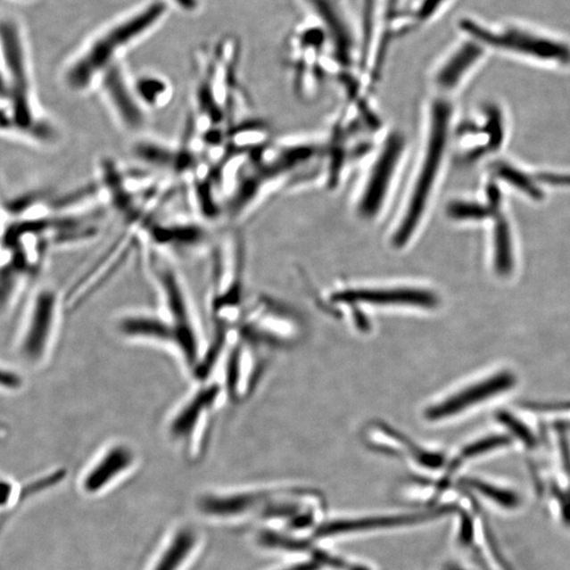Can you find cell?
I'll list each match as a JSON object with an SVG mask.
<instances>
[{"mask_svg":"<svg viewBox=\"0 0 570 570\" xmlns=\"http://www.w3.org/2000/svg\"><path fill=\"white\" fill-rule=\"evenodd\" d=\"M464 487L474 489L483 497L493 500V502L505 508L514 509L520 505V499L515 492L506 491V489L495 487L491 483L475 479H465L462 481Z\"/></svg>","mask_w":570,"mask_h":570,"instance_id":"cb8c5ba5","label":"cell"},{"mask_svg":"<svg viewBox=\"0 0 570 570\" xmlns=\"http://www.w3.org/2000/svg\"><path fill=\"white\" fill-rule=\"evenodd\" d=\"M17 488H19V486H17L12 480L5 479V477H3V482H2L3 508H4V507H9L11 504H12L13 500L17 497H19V495H21V492H17Z\"/></svg>","mask_w":570,"mask_h":570,"instance_id":"4dcf8cb0","label":"cell"},{"mask_svg":"<svg viewBox=\"0 0 570 570\" xmlns=\"http://www.w3.org/2000/svg\"><path fill=\"white\" fill-rule=\"evenodd\" d=\"M209 316L211 332L207 344L226 348L244 313L245 246L237 230L227 232L211 246Z\"/></svg>","mask_w":570,"mask_h":570,"instance_id":"8992f818","label":"cell"},{"mask_svg":"<svg viewBox=\"0 0 570 570\" xmlns=\"http://www.w3.org/2000/svg\"><path fill=\"white\" fill-rule=\"evenodd\" d=\"M494 175L499 180L509 184L510 186L533 200H542L543 198L542 190L538 186V178H534L519 167L509 163H499L494 169Z\"/></svg>","mask_w":570,"mask_h":570,"instance_id":"603a6c76","label":"cell"},{"mask_svg":"<svg viewBox=\"0 0 570 570\" xmlns=\"http://www.w3.org/2000/svg\"><path fill=\"white\" fill-rule=\"evenodd\" d=\"M510 439L507 436H492L482 441L471 443V445L464 448L462 451V458H470L481 456V454L494 450L500 447L509 445Z\"/></svg>","mask_w":570,"mask_h":570,"instance_id":"4316f807","label":"cell"},{"mask_svg":"<svg viewBox=\"0 0 570 570\" xmlns=\"http://www.w3.org/2000/svg\"><path fill=\"white\" fill-rule=\"evenodd\" d=\"M65 469H55L49 472V474L37 477L36 480H32L28 483L25 491L21 492V494L26 493L27 497H30V495L43 492L47 491V489L59 485L65 479Z\"/></svg>","mask_w":570,"mask_h":570,"instance_id":"484cf974","label":"cell"},{"mask_svg":"<svg viewBox=\"0 0 570 570\" xmlns=\"http://www.w3.org/2000/svg\"><path fill=\"white\" fill-rule=\"evenodd\" d=\"M494 269L500 276H508L514 269V247L512 230L502 211L495 215L492 229Z\"/></svg>","mask_w":570,"mask_h":570,"instance_id":"7402d4cb","label":"cell"},{"mask_svg":"<svg viewBox=\"0 0 570 570\" xmlns=\"http://www.w3.org/2000/svg\"><path fill=\"white\" fill-rule=\"evenodd\" d=\"M25 33L13 17L2 22V134L49 147L61 130L37 99Z\"/></svg>","mask_w":570,"mask_h":570,"instance_id":"7a4b0ae2","label":"cell"},{"mask_svg":"<svg viewBox=\"0 0 570 570\" xmlns=\"http://www.w3.org/2000/svg\"><path fill=\"white\" fill-rule=\"evenodd\" d=\"M452 120L447 96L434 95L425 102L418 145L412 149L399 197L384 223V239L390 251L410 250L423 233L445 167Z\"/></svg>","mask_w":570,"mask_h":570,"instance_id":"6da1fadb","label":"cell"},{"mask_svg":"<svg viewBox=\"0 0 570 570\" xmlns=\"http://www.w3.org/2000/svg\"><path fill=\"white\" fill-rule=\"evenodd\" d=\"M516 379L514 374L503 372L492 378L460 391L448 399L425 408L423 417L429 423L442 422L450 418L472 406L505 392L514 387Z\"/></svg>","mask_w":570,"mask_h":570,"instance_id":"e0dca14e","label":"cell"},{"mask_svg":"<svg viewBox=\"0 0 570 570\" xmlns=\"http://www.w3.org/2000/svg\"><path fill=\"white\" fill-rule=\"evenodd\" d=\"M458 510L454 505H442L425 511L390 512V514L337 517L325 521L317 529L314 539L317 542H330L360 535L393 532L397 529L422 525L428 522L453 514Z\"/></svg>","mask_w":570,"mask_h":570,"instance_id":"7c38bea8","label":"cell"},{"mask_svg":"<svg viewBox=\"0 0 570 570\" xmlns=\"http://www.w3.org/2000/svg\"><path fill=\"white\" fill-rule=\"evenodd\" d=\"M267 350L237 330L232 333L220 367L228 401L241 404L255 392L266 368Z\"/></svg>","mask_w":570,"mask_h":570,"instance_id":"4fadbf2b","label":"cell"},{"mask_svg":"<svg viewBox=\"0 0 570 570\" xmlns=\"http://www.w3.org/2000/svg\"><path fill=\"white\" fill-rule=\"evenodd\" d=\"M459 540L467 545L474 540V524L467 515H463L460 521Z\"/></svg>","mask_w":570,"mask_h":570,"instance_id":"1f68e13d","label":"cell"},{"mask_svg":"<svg viewBox=\"0 0 570 570\" xmlns=\"http://www.w3.org/2000/svg\"><path fill=\"white\" fill-rule=\"evenodd\" d=\"M109 112L120 128L129 134H141L149 122V112L137 95L134 78L127 73L123 63L119 62L103 73L97 84Z\"/></svg>","mask_w":570,"mask_h":570,"instance_id":"9a60e30c","label":"cell"},{"mask_svg":"<svg viewBox=\"0 0 570 570\" xmlns=\"http://www.w3.org/2000/svg\"><path fill=\"white\" fill-rule=\"evenodd\" d=\"M146 266L160 297V312L176 331L177 357L194 378L204 359L207 339L194 315L192 302L178 269L170 258L153 247H145Z\"/></svg>","mask_w":570,"mask_h":570,"instance_id":"52a82bcc","label":"cell"},{"mask_svg":"<svg viewBox=\"0 0 570 570\" xmlns=\"http://www.w3.org/2000/svg\"><path fill=\"white\" fill-rule=\"evenodd\" d=\"M167 5L152 0L132 12L103 28L63 66L61 79L63 87L73 95L95 90L109 68L120 62V55L165 19Z\"/></svg>","mask_w":570,"mask_h":570,"instance_id":"277c9868","label":"cell"},{"mask_svg":"<svg viewBox=\"0 0 570 570\" xmlns=\"http://www.w3.org/2000/svg\"><path fill=\"white\" fill-rule=\"evenodd\" d=\"M317 299L326 312L360 336L371 335L377 315L430 310L441 303L434 290L397 277L337 280Z\"/></svg>","mask_w":570,"mask_h":570,"instance_id":"3957f363","label":"cell"},{"mask_svg":"<svg viewBox=\"0 0 570 570\" xmlns=\"http://www.w3.org/2000/svg\"><path fill=\"white\" fill-rule=\"evenodd\" d=\"M137 462L136 449L128 442H112L83 471L79 489L88 497H97L134 471Z\"/></svg>","mask_w":570,"mask_h":570,"instance_id":"2e32d148","label":"cell"},{"mask_svg":"<svg viewBox=\"0 0 570 570\" xmlns=\"http://www.w3.org/2000/svg\"><path fill=\"white\" fill-rule=\"evenodd\" d=\"M486 51L475 39L466 37L432 73L431 80L435 95L447 96L456 91L479 65Z\"/></svg>","mask_w":570,"mask_h":570,"instance_id":"ac0fdd59","label":"cell"},{"mask_svg":"<svg viewBox=\"0 0 570 570\" xmlns=\"http://www.w3.org/2000/svg\"><path fill=\"white\" fill-rule=\"evenodd\" d=\"M268 349L289 347L302 337L298 316L285 305L267 296L247 302L237 329Z\"/></svg>","mask_w":570,"mask_h":570,"instance_id":"8fae6325","label":"cell"},{"mask_svg":"<svg viewBox=\"0 0 570 570\" xmlns=\"http://www.w3.org/2000/svg\"><path fill=\"white\" fill-rule=\"evenodd\" d=\"M115 326L120 336L127 341L159 345L178 354L176 331L160 310L127 313L120 317Z\"/></svg>","mask_w":570,"mask_h":570,"instance_id":"d6986e66","label":"cell"},{"mask_svg":"<svg viewBox=\"0 0 570 570\" xmlns=\"http://www.w3.org/2000/svg\"><path fill=\"white\" fill-rule=\"evenodd\" d=\"M24 385V378L11 367L2 368V388L8 392H16Z\"/></svg>","mask_w":570,"mask_h":570,"instance_id":"f1b7e54d","label":"cell"},{"mask_svg":"<svg viewBox=\"0 0 570 570\" xmlns=\"http://www.w3.org/2000/svg\"><path fill=\"white\" fill-rule=\"evenodd\" d=\"M341 570H377L371 564L362 561H351L345 558V562Z\"/></svg>","mask_w":570,"mask_h":570,"instance_id":"d6a6232c","label":"cell"},{"mask_svg":"<svg viewBox=\"0 0 570 570\" xmlns=\"http://www.w3.org/2000/svg\"><path fill=\"white\" fill-rule=\"evenodd\" d=\"M202 538L197 529L183 525L175 529L154 557L148 570H186L198 554Z\"/></svg>","mask_w":570,"mask_h":570,"instance_id":"ffe728a7","label":"cell"},{"mask_svg":"<svg viewBox=\"0 0 570 570\" xmlns=\"http://www.w3.org/2000/svg\"><path fill=\"white\" fill-rule=\"evenodd\" d=\"M459 30L486 50L549 65H570V45L549 34L517 24L488 26L475 19L459 21Z\"/></svg>","mask_w":570,"mask_h":570,"instance_id":"ba28073f","label":"cell"},{"mask_svg":"<svg viewBox=\"0 0 570 570\" xmlns=\"http://www.w3.org/2000/svg\"><path fill=\"white\" fill-rule=\"evenodd\" d=\"M227 401L222 379L212 377L198 383V387L171 414L166 425L167 436L188 460L194 462L203 457L216 413Z\"/></svg>","mask_w":570,"mask_h":570,"instance_id":"9c48e42d","label":"cell"},{"mask_svg":"<svg viewBox=\"0 0 570 570\" xmlns=\"http://www.w3.org/2000/svg\"><path fill=\"white\" fill-rule=\"evenodd\" d=\"M343 562V557L333 554L321 546L315 557L291 562L289 566L278 570H339Z\"/></svg>","mask_w":570,"mask_h":570,"instance_id":"d4e9b609","label":"cell"},{"mask_svg":"<svg viewBox=\"0 0 570 570\" xmlns=\"http://www.w3.org/2000/svg\"><path fill=\"white\" fill-rule=\"evenodd\" d=\"M63 310V297L54 286H39L29 298L15 343L25 364L39 368L49 360Z\"/></svg>","mask_w":570,"mask_h":570,"instance_id":"30bf717a","label":"cell"},{"mask_svg":"<svg viewBox=\"0 0 570 570\" xmlns=\"http://www.w3.org/2000/svg\"><path fill=\"white\" fill-rule=\"evenodd\" d=\"M275 485L210 492L195 500V510L204 519L221 523L260 522Z\"/></svg>","mask_w":570,"mask_h":570,"instance_id":"5bb4252c","label":"cell"},{"mask_svg":"<svg viewBox=\"0 0 570 570\" xmlns=\"http://www.w3.org/2000/svg\"><path fill=\"white\" fill-rule=\"evenodd\" d=\"M500 422L507 425L510 431L519 437L521 441L526 443L528 447L535 446V439L531 430L526 428L525 425H523L520 420H517L509 413L500 412L498 416Z\"/></svg>","mask_w":570,"mask_h":570,"instance_id":"83f0119b","label":"cell"},{"mask_svg":"<svg viewBox=\"0 0 570 570\" xmlns=\"http://www.w3.org/2000/svg\"><path fill=\"white\" fill-rule=\"evenodd\" d=\"M170 2L178 5V8L186 11H194L197 9L199 5L198 0H170Z\"/></svg>","mask_w":570,"mask_h":570,"instance_id":"836d02e7","label":"cell"},{"mask_svg":"<svg viewBox=\"0 0 570 570\" xmlns=\"http://www.w3.org/2000/svg\"><path fill=\"white\" fill-rule=\"evenodd\" d=\"M135 88L147 111H160L172 100V86L169 79L157 73H145L134 78Z\"/></svg>","mask_w":570,"mask_h":570,"instance_id":"44dd1931","label":"cell"},{"mask_svg":"<svg viewBox=\"0 0 570 570\" xmlns=\"http://www.w3.org/2000/svg\"><path fill=\"white\" fill-rule=\"evenodd\" d=\"M485 535L489 549H492V555L495 560L500 563V568L503 570H514L511 568L508 563L506 562V558L500 551L499 545L497 544V540H495L494 535L492 534L491 529H489L485 524Z\"/></svg>","mask_w":570,"mask_h":570,"instance_id":"f546056e","label":"cell"},{"mask_svg":"<svg viewBox=\"0 0 570 570\" xmlns=\"http://www.w3.org/2000/svg\"><path fill=\"white\" fill-rule=\"evenodd\" d=\"M412 146L405 132L388 128L355 175L350 209L357 220L385 223L399 197Z\"/></svg>","mask_w":570,"mask_h":570,"instance_id":"5b68a950","label":"cell"}]
</instances>
